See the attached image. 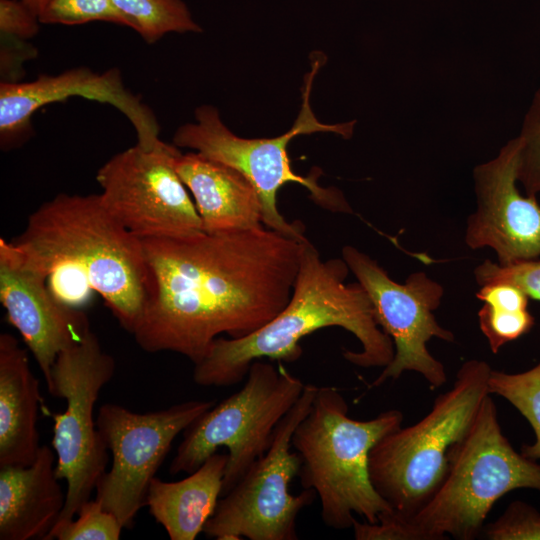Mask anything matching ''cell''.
Wrapping results in <instances>:
<instances>
[{
	"label": "cell",
	"mask_w": 540,
	"mask_h": 540,
	"mask_svg": "<svg viewBox=\"0 0 540 540\" xmlns=\"http://www.w3.org/2000/svg\"><path fill=\"white\" fill-rule=\"evenodd\" d=\"M227 459L216 452L182 480L152 479L145 505L171 540H194L203 532L221 498Z\"/></svg>",
	"instance_id": "ffe728a7"
},
{
	"label": "cell",
	"mask_w": 540,
	"mask_h": 540,
	"mask_svg": "<svg viewBox=\"0 0 540 540\" xmlns=\"http://www.w3.org/2000/svg\"><path fill=\"white\" fill-rule=\"evenodd\" d=\"M348 411L336 388L318 387L310 410L291 438L301 460V485L316 492L323 523L336 530L352 528L355 515L377 523L381 515L393 510L372 485L369 454L403 421L397 409L366 421L351 418Z\"/></svg>",
	"instance_id": "5b68a950"
},
{
	"label": "cell",
	"mask_w": 540,
	"mask_h": 540,
	"mask_svg": "<svg viewBox=\"0 0 540 540\" xmlns=\"http://www.w3.org/2000/svg\"><path fill=\"white\" fill-rule=\"evenodd\" d=\"M10 242L48 278L77 272L133 332L149 295L150 272L142 240L107 210L100 194H58L31 213Z\"/></svg>",
	"instance_id": "3957f363"
},
{
	"label": "cell",
	"mask_w": 540,
	"mask_h": 540,
	"mask_svg": "<svg viewBox=\"0 0 540 540\" xmlns=\"http://www.w3.org/2000/svg\"><path fill=\"white\" fill-rule=\"evenodd\" d=\"M76 519L58 520L44 540H118L124 529L96 499L85 502Z\"/></svg>",
	"instance_id": "cb8c5ba5"
},
{
	"label": "cell",
	"mask_w": 540,
	"mask_h": 540,
	"mask_svg": "<svg viewBox=\"0 0 540 540\" xmlns=\"http://www.w3.org/2000/svg\"><path fill=\"white\" fill-rule=\"evenodd\" d=\"M47 280L23 261L10 241L0 239V302L48 388L59 353L79 343L91 329L86 314L54 294Z\"/></svg>",
	"instance_id": "2e32d148"
},
{
	"label": "cell",
	"mask_w": 540,
	"mask_h": 540,
	"mask_svg": "<svg viewBox=\"0 0 540 540\" xmlns=\"http://www.w3.org/2000/svg\"><path fill=\"white\" fill-rule=\"evenodd\" d=\"M342 258L368 293L377 323L395 347L392 361L370 388L398 379L406 371L419 373L432 388L445 384L444 365L427 348L432 338L455 340L434 315L441 304L443 287L423 271L413 272L404 283H397L375 260L350 245L342 248Z\"/></svg>",
	"instance_id": "4fadbf2b"
},
{
	"label": "cell",
	"mask_w": 540,
	"mask_h": 540,
	"mask_svg": "<svg viewBox=\"0 0 540 540\" xmlns=\"http://www.w3.org/2000/svg\"><path fill=\"white\" fill-rule=\"evenodd\" d=\"M70 97H83L118 109L134 127L140 147L152 149L159 143L160 127L154 112L125 86L118 68L97 73L77 67L57 75L43 74L29 82H1L2 149L20 145L29 138L31 119L37 110Z\"/></svg>",
	"instance_id": "5bb4252c"
},
{
	"label": "cell",
	"mask_w": 540,
	"mask_h": 540,
	"mask_svg": "<svg viewBox=\"0 0 540 540\" xmlns=\"http://www.w3.org/2000/svg\"><path fill=\"white\" fill-rule=\"evenodd\" d=\"M53 448L42 445L28 466L0 467V539H45L62 513L64 494Z\"/></svg>",
	"instance_id": "ac0fdd59"
},
{
	"label": "cell",
	"mask_w": 540,
	"mask_h": 540,
	"mask_svg": "<svg viewBox=\"0 0 540 540\" xmlns=\"http://www.w3.org/2000/svg\"><path fill=\"white\" fill-rule=\"evenodd\" d=\"M151 287L131 333L148 353L199 363L221 334L242 338L289 302L304 248L268 227L141 239Z\"/></svg>",
	"instance_id": "6da1fadb"
},
{
	"label": "cell",
	"mask_w": 540,
	"mask_h": 540,
	"mask_svg": "<svg viewBox=\"0 0 540 540\" xmlns=\"http://www.w3.org/2000/svg\"><path fill=\"white\" fill-rule=\"evenodd\" d=\"M115 369V359L91 330L60 352L52 367L48 392L66 401L65 411L52 415L56 475L67 483L58 520L73 519L106 472L108 448L94 420V407Z\"/></svg>",
	"instance_id": "9c48e42d"
},
{
	"label": "cell",
	"mask_w": 540,
	"mask_h": 540,
	"mask_svg": "<svg viewBox=\"0 0 540 540\" xmlns=\"http://www.w3.org/2000/svg\"><path fill=\"white\" fill-rule=\"evenodd\" d=\"M38 16L50 0H22Z\"/></svg>",
	"instance_id": "4dcf8cb0"
},
{
	"label": "cell",
	"mask_w": 540,
	"mask_h": 540,
	"mask_svg": "<svg viewBox=\"0 0 540 540\" xmlns=\"http://www.w3.org/2000/svg\"><path fill=\"white\" fill-rule=\"evenodd\" d=\"M517 489L540 492V464L517 452L503 434L488 395L448 457L444 479L415 513L390 511L377 523L352 525L356 540H473L481 535L493 505Z\"/></svg>",
	"instance_id": "277c9868"
},
{
	"label": "cell",
	"mask_w": 540,
	"mask_h": 540,
	"mask_svg": "<svg viewBox=\"0 0 540 540\" xmlns=\"http://www.w3.org/2000/svg\"><path fill=\"white\" fill-rule=\"evenodd\" d=\"M318 390L305 384L291 410L277 425L271 445L225 495L221 496L203 533L217 540H296L299 513L311 505L317 494L304 489L300 494L289 492L298 476L301 460L291 451V438L296 426L307 415Z\"/></svg>",
	"instance_id": "30bf717a"
},
{
	"label": "cell",
	"mask_w": 540,
	"mask_h": 540,
	"mask_svg": "<svg viewBox=\"0 0 540 540\" xmlns=\"http://www.w3.org/2000/svg\"><path fill=\"white\" fill-rule=\"evenodd\" d=\"M41 403L27 351L13 335L0 334V467L28 466L37 458Z\"/></svg>",
	"instance_id": "d6986e66"
},
{
	"label": "cell",
	"mask_w": 540,
	"mask_h": 540,
	"mask_svg": "<svg viewBox=\"0 0 540 540\" xmlns=\"http://www.w3.org/2000/svg\"><path fill=\"white\" fill-rule=\"evenodd\" d=\"M490 394L512 404L531 425L535 440L524 444L521 453L532 460L540 459V362L520 373L493 370L489 377Z\"/></svg>",
	"instance_id": "603a6c76"
},
{
	"label": "cell",
	"mask_w": 540,
	"mask_h": 540,
	"mask_svg": "<svg viewBox=\"0 0 540 540\" xmlns=\"http://www.w3.org/2000/svg\"><path fill=\"white\" fill-rule=\"evenodd\" d=\"M37 50L24 40L1 36V82H18L23 63Z\"/></svg>",
	"instance_id": "f546056e"
},
{
	"label": "cell",
	"mask_w": 540,
	"mask_h": 540,
	"mask_svg": "<svg viewBox=\"0 0 540 540\" xmlns=\"http://www.w3.org/2000/svg\"><path fill=\"white\" fill-rule=\"evenodd\" d=\"M128 19L131 29L148 44L170 32H200L189 9L181 0H112Z\"/></svg>",
	"instance_id": "7402d4cb"
},
{
	"label": "cell",
	"mask_w": 540,
	"mask_h": 540,
	"mask_svg": "<svg viewBox=\"0 0 540 540\" xmlns=\"http://www.w3.org/2000/svg\"><path fill=\"white\" fill-rule=\"evenodd\" d=\"M482 533L489 540H540V512L526 502L513 501Z\"/></svg>",
	"instance_id": "4316f807"
},
{
	"label": "cell",
	"mask_w": 540,
	"mask_h": 540,
	"mask_svg": "<svg viewBox=\"0 0 540 540\" xmlns=\"http://www.w3.org/2000/svg\"><path fill=\"white\" fill-rule=\"evenodd\" d=\"M305 384L281 363L255 360L245 384L184 431L169 473H192L218 448L228 450L222 494L228 493L269 449L274 431Z\"/></svg>",
	"instance_id": "ba28073f"
},
{
	"label": "cell",
	"mask_w": 540,
	"mask_h": 540,
	"mask_svg": "<svg viewBox=\"0 0 540 540\" xmlns=\"http://www.w3.org/2000/svg\"><path fill=\"white\" fill-rule=\"evenodd\" d=\"M476 297L484 304L478 311L479 328L492 353L527 334L535 324L528 310L529 297L508 283L481 286Z\"/></svg>",
	"instance_id": "44dd1931"
},
{
	"label": "cell",
	"mask_w": 540,
	"mask_h": 540,
	"mask_svg": "<svg viewBox=\"0 0 540 540\" xmlns=\"http://www.w3.org/2000/svg\"><path fill=\"white\" fill-rule=\"evenodd\" d=\"M215 405L190 400L166 409L136 413L118 404H103L97 427L112 454V466L96 486L95 499L113 513L124 529L146 503L148 487L174 439Z\"/></svg>",
	"instance_id": "8fae6325"
},
{
	"label": "cell",
	"mask_w": 540,
	"mask_h": 540,
	"mask_svg": "<svg viewBox=\"0 0 540 540\" xmlns=\"http://www.w3.org/2000/svg\"><path fill=\"white\" fill-rule=\"evenodd\" d=\"M349 271L343 258L322 260L318 250L307 243L284 309L248 336L216 338L208 354L194 364V382L227 387L243 381L255 360L294 362L302 355L301 339L327 327L343 328L360 342V351H343L349 363L361 368L386 367L394 357V343L377 323L363 286L345 283Z\"/></svg>",
	"instance_id": "7a4b0ae2"
},
{
	"label": "cell",
	"mask_w": 540,
	"mask_h": 540,
	"mask_svg": "<svg viewBox=\"0 0 540 540\" xmlns=\"http://www.w3.org/2000/svg\"><path fill=\"white\" fill-rule=\"evenodd\" d=\"M519 151L516 137L473 171L477 207L468 217L465 243L493 249L502 266L540 256V204L517 188Z\"/></svg>",
	"instance_id": "9a60e30c"
},
{
	"label": "cell",
	"mask_w": 540,
	"mask_h": 540,
	"mask_svg": "<svg viewBox=\"0 0 540 540\" xmlns=\"http://www.w3.org/2000/svg\"><path fill=\"white\" fill-rule=\"evenodd\" d=\"M39 16L22 0H0L1 36L27 41L39 32Z\"/></svg>",
	"instance_id": "f1b7e54d"
},
{
	"label": "cell",
	"mask_w": 540,
	"mask_h": 540,
	"mask_svg": "<svg viewBox=\"0 0 540 540\" xmlns=\"http://www.w3.org/2000/svg\"><path fill=\"white\" fill-rule=\"evenodd\" d=\"M474 275L480 287L492 283H508L518 287L529 298L540 301V260L502 266L487 259L475 268Z\"/></svg>",
	"instance_id": "83f0119b"
},
{
	"label": "cell",
	"mask_w": 540,
	"mask_h": 540,
	"mask_svg": "<svg viewBox=\"0 0 540 540\" xmlns=\"http://www.w3.org/2000/svg\"><path fill=\"white\" fill-rule=\"evenodd\" d=\"M174 165L193 196L205 233L227 234L264 226L259 195L239 171L198 152H180Z\"/></svg>",
	"instance_id": "e0dca14e"
},
{
	"label": "cell",
	"mask_w": 540,
	"mask_h": 540,
	"mask_svg": "<svg viewBox=\"0 0 540 540\" xmlns=\"http://www.w3.org/2000/svg\"><path fill=\"white\" fill-rule=\"evenodd\" d=\"M517 181L530 197L540 193V88L524 117L520 134Z\"/></svg>",
	"instance_id": "484cf974"
},
{
	"label": "cell",
	"mask_w": 540,
	"mask_h": 540,
	"mask_svg": "<svg viewBox=\"0 0 540 540\" xmlns=\"http://www.w3.org/2000/svg\"><path fill=\"white\" fill-rule=\"evenodd\" d=\"M177 146L163 141L112 156L96 180L107 210L140 239L176 238L202 232V221L175 169Z\"/></svg>",
	"instance_id": "7c38bea8"
},
{
	"label": "cell",
	"mask_w": 540,
	"mask_h": 540,
	"mask_svg": "<svg viewBox=\"0 0 540 540\" xmlns=\"http://www.w3.org/2000/svg\"><path fill=\"white\" fill-rule=\"evenodd\" d=\"M42 24L80 25L104 21L131 28L112 0H50L39 15Z\"/></svg>",
	"instance_id": "d4e9b609"
},
{
	"label": "cell",
	"mask_w": 540,
	"mask_h": 540,
	"mask_svg": "<svg viewBox=\"0 0 540 540\" xmlns=\"http://www.w3.org/2000/svg\"><path fill=\"white\" fill-rule=\"evenodd\" d=\"M319 59L306 76L303 103L299 116L285 134L269 139H246L233 134L221 121L216 108L201 106L195 111V122L180 126L173 137L177 147L196 152L239 171L253 185L262 205L263 225L299 241H308L301 222H289L278 210L277 194L287 183L304 186L320 206L350 213L352 209L343 194L334 188H323L317 182L320 173L301 176L295 173L288 157L287 146L298 135L333 132L345 139L352 136L355 121L343 124H323L310 107V91Z\"/></svg>",
	"instance_id": "52a82bcc"
},
{
	"label": "cell",
	"mask_w": 540,
	"mask_h": 540,
	"mask_svg": "<svg viewBox=\"0 0 540 540\" xmlns=\"http://www.w3.org/2000/svg\"><path fill=\"white\" fill-rule=\"evenodd\" d=\"M491 371L483 360L466 361L452 387L436 397L420 421L399 427L373 446L370 479L394 513H415L436 491L446 474L452 446L468 431L490 395Z\"/></svg>",
	"instance_id": "8992f818"
}]
</instances>
